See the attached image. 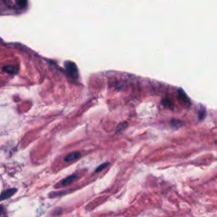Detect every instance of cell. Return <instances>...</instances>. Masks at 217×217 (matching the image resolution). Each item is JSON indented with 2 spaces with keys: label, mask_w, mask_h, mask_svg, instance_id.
I'll return each mask as SVG.
<instances>
[{
  "label": "cell",
  "mask_w": 217,
  "mask_h": 217,
  "mask_svg": "<svg viewBox=\"0 0 217 217\" xmlns=\"http://www.w3.org/2000/svg\"><path fill=\"white\" fill-rule=\"evenodd\" d=\"M78 178V176L77 175H70L68 177L65 178L63 181H60V185L62 187H65V186H68L70 184H71L73 181H75L76 179Z\"/></svg>",
  "instance_id": "obj_4"
},
{
  "label": "cell",
  "mask_w": 217,
  "mask_h": 217,
  "mask_svg": "<svg viewBox=\"0 0 217 217\" xmlns=\"http://www.w3.org/2000/svg\"><path fill=\"white\" fill-rule=\"evenodd\" d=\"M16 192H17L16 188H9V189L3 191L2 194H1V200L3 201V200H5V199H9L10 197H12Z\"/></svg>",
  "instance_id": "obj_3"
},
{
  "label": "cell",
  "mask_w": 217,
  "mask_h": 217,
  "mask_svg": "<svg viewBox=\"0 0 217 217\" xmlns=\"http://www.w3.org/2000/svg\"><path fill=\"white\" fill-rule=\"evenodd\" d=\"M81 153H79V152H72V153H70V154H68L67 156H65V162L74 161V160L79 159V158L81 157Z\"/></svg>",
  "instance_id": "obj_5"
},
{
  "label": "cell",
  "mask_w": 217,
  "mask_h": 217,
  "mask_svg": "<svg viewBox=\"0 0 217 217\" xmlns=\"http://www.w3.org/2000/svg\"><path fill=\"white\" fill-rule=\"evenodd\" d=\"M3 70L4 72L14 75L18 72V67L15 66V65H5L3 67Z\"/></svg>",
  "instance_id": "obj_6"
},
{
  "label": "cell",
  "mask_w": 217,
  "mask_h": 217,
  "mask_svg": "<svg viewBox=\"0 0 217 217\" xmlns=\"http://www.w3.org/2000/svg\"><path fill=\"white\" fill-rule=\"evenodd\" d=\"M15 2L21 8H25L27 4V0H15Z\"/></svg>",
  "instance_id": "obj_10"
},
{
  "label": "cell",
  "mask_w": 217,
  "mask_h": 217,
  "mask_svg": "<svg viewBox=\"0 0 217 217\" xmlns=\"http://www.w3.org/2000/svg\"><path fill=\"white\" fill-rule=\"evenodd\" d=\"M109 165V163L108 162H106V163H104V164H102V165H100L98 168L96 169V171H95V172H99V171H100L101 170H103V169H104L105 168L106 166H108Z\"/></svg>",
  "instance_id": "obj_11"
},
{
  "label": "cell",
  "mask_w": 217,
  "mask_h": 217,
  "mask_svg": "<svg viewBox=\"0 0 217 217\" xmlns=\"http://www.w3.org/2000/svg\"><path fill=\"white\" fill-rule=\"evenodd\" d=\"M171 127H176V128H178V127H181L183 126V122L178 121V120H171Z\"/></svg>",
  "instance_id": "obj_9"
},
{
  "label": "cell",
  "mask_w": 217,
  "mask_h": 217,
  "mask_svg": "<svg viewBox=\"0 0 217 217\" xmlns=\"http://www.w3.org/2000/svg\"><path fill=\"white\" fill-rule=\"evenodd\" d=\"M127 127H128V122L127 121H123V122H121V123L118 125L116 129H115V132L117 133H120L125 129H127Z\"/></svg>",
  "instance_id": "obj_8"
},
{
  "label": "cell",
  "mask_w": 217,
  "mask_h": 217,
  "mask_svg": "<svg viewBox=\"0 0 217 217\" xmlns=\"http://www.w3.org/2000/svg\"><path fill=\"white\" fill-rule=\"evenodd\" d=\"M178 99H179V101L185 106H188L191 104V102H190L189 98L187 96V94H185V92L181 89H179L178 90Z\"/></svg>",
  "instance_id": "obj_2"
},
{
  "label": "cell",
  "mask_w": 217,
  "mask_h": 217,
  "mask_svg": "<svg viewBox=\"0 0 217 217\" xmlns=\"http://www.w3.org/2000/svg\"><path fill=\"white\" fill-rule=\"evenodd\" d=\"M65 67L66 70V72L70 78L76 79L78 78V70L75 65V64L70 61H67L65 64Z\"/></svg>",
  "instance_id": "obj_1"
},
{
  "label": "cell",
  "mask_w": 217,
  "mask_h": 217,
  "mask_svg": "<svg viewBox=\"0 0 217 217\" xmlns=\"http://www.w3.org/2000/svg\"><path fill=\"white\" fill-rule=\"evenodd\" d=\"M162 104L165 106V107H167V108L171 109H173V102H172V100L170 98H165V99H163Z\"/></svg>",
  "instance_id": "obj_7"
}]
</instances>
